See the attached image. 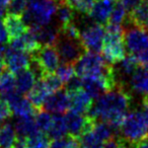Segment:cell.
Returning a JSON list of instances; mask_svg holds the SVG:
<instances>
[{"label": "cell", "instance_id": "1", "mask_svg": "<svg viewBox=\"0 0 148 148\" xmlns=\"http://www.w3.org/2000/svg\"><path fill=\"white\" fill-rule=\"evenodd\" d=\"M132 103V95L125 88L124 84H120L115 89L99 97L95 106L91 108L87 115L95 120L107 122L116 132H120Z\"/></svg>", "mask_w": 148, "mask_h": 148}, {"label": "cell", "instance_id": "5", "mask_svg": "<svg viewBox=\"0 0 148 148\" xmlns=\"http://www.w3.org/2000/svg\"><path fill=\"white\" fill-rule=\"evenodd\" d=\"M110 66L99 53L91 51H86L74 64L75 73L80 78L101 76L108 71Z\"/></svg>", "mask_w": 148, "mask_h": 148}, {"label": "cell", "instance_id": "48", "mask_svg": "<svg viewBox=\"0 0 148 148\" xmlns=\"http://www.w3.org/2000/svg\"><path fill=\"white\" fill-rule=\"evenodd\" d=\"M12 0H0V5L1 6H3V7H6L7 8V6L9 5V3L11 2Z\"/></svg>", "mask_w": 148, "mask_h": 148}, {"label": "cell", "instance_id": "41", "mask_svg": "<svg viewBox=\"0 0 148 148\" xmlns=\"http://www.w3.org/2000/svg\"><path fill=\"white\" fill-rule=\"evenodd\" d=\"M141 1L142 0H120V2H121L122 4L124 5V7L129 11H131L132 9H134L136 6H138V5L141 3Z\"/></svg>", "mask_w": 148, "mask_h": 148}, {"label": "cell", "instance_id": "44", "mask_svg": "<svg viewBox=\"0 0 148 148\" xmlns=\"http://www.w3.org/2000/svg\"><path fill=\"white\" fill-rule=\"evenodd\" d=\"M12 148H27V144H25V137L17 136V138H16V140H15L14 144H13Z\"/></svg>", "mask_w": 148, "mask_h": 148}, {"label": "cell", "instance_id": "40", "mask_svg": "<svg viewBox=\"0 0 148 148\" xmlns=\"http://www.w3.org/2000/svg\"><path fill=\"white\" fill-rule=\"evenodd\" d=\"M11 116H12V111L10 105L6 99L0 97V122L6 121Z\"/></svg>", "mask_w": 148, "mask_h": 148}, {"label": "cell", "instance_id": "32", "mask_svg": "<svg viewBox=\"0 0 148 148\" xmlns=\"http://www.w3.org/2000/svg\"><path fill=\"white\" fill-rule=\"evenodd\" d=\"M35 121L37 128L40 132H43L46 134V132H49L50 128H51L52 122H53V117L50 115L48 112L39 111L35 116Z\"/></svg>", "mask_w": 148, "mask_h": 148}, {"label": "cell", "instance_id": "27", "mask_svg": "<svg viewBox=\"0 0 148 148\" xmlns=\"http://www.w3.org/2000/svg\"><path fill=\"white\" fill-rule=\"evenodd\" d=\"M91 131L95 134V137L101 140V142H106L109 139H111L115 135V132H116L114 130V128L110 124H108L107 122L97 121V120L95 121Z\"/></svg>", "mask_w": 148, "mask_h": 148}, {"label": "cell", "instance_id": "39", "mask_svg": "<svg viewBox=\"0 0 148 148\" xmlns=\"http://www.w3.org/2000/svg\"><path fill=\"white\" fill-rule=\"evenodd\" d=\"M95 1L97 0H75V2L73 3V8L83 14L89 15Z\"/></svg>", "mask_w": 148, "mask_h": 148}, {"label": "cell", "instance_id": "46", "mask_svg": "<svg viewBox=\"0 0 148 148\" xmlns=\"http://www.w3.org/2000/svg\"><path fill=\"white\" fill-rule=\"evenodd\" d=\"M5 51H6V49H5V47L3 45H1L0 44V61L1 60L4 59V54H5Z\"/></svg>", "mask_w": 148, "mask_h": 148}, {"label": "cell", "instance_id": "50", "mask_svg": "<svg viewBox=\"0 0 148 148\" xmlns=\"http://www.w3.org/2000/svg\"><path fill=\"white\" fill-rule=\"evenodd\" d=\"M75 2V0H62L61 3H67V4H69L70 6L73 7V3Z\"/></svg>", "mask_w": 148, "mask_h": 148}, {"label": "cell", "instance_id": "16", "mask_svg": "<svg viewBox=\"0 0 148 148\" xmlns=\"http://www.w3.org/2000/svg\"><path fill=\"white\" fill-rule=\"evenodd\" d=\"M29 31L36 37L42 46H55L59 32L48 25H29Z\"/></svg>", "mask_w": 148, "mask_h": 148}, {"label": "cell", "instance_id": "45", "mask_svg": "<svg viewBox=\"0 0 148 148\" xmlns=\"http://www.w3.org/2000/svg\"><path fill=\"white\" fill-rule=\"evenodd\" d=\"M132 148H148V137L142 140V141L136 143L135 145L132 146Z\"/></svg>", "mask_w": 148, "mask_h": 148}, {"label": "cell", "instance_id": "20", "mask_svg": "<svg viewBox=\"0 0 148 148\" xmlns=\"http://www.w3.org/2000/svg\"><path fill=\"white\" fill-rule=\"evenodd\" d=\"M37 82V73L35 70L27 69L17 73L15 88L21 95H27Z\"/></svg>", "mask_w": 148, "mask_h": 148}, {"label": "cell", "instance_id": "3", "mask_svg": "<svg viewBox=\"0 0 148 148\" xmlns=\"http://www.w3.org/2000/svg\"><path fill=\"white\" fill-rule=\"evenodd\" d=\"M57 8L56 0H29L23 18L29 25H48L57 12Z\"/></svg>", "mask_w": 148, "mask_h": 148}, {"label": "cell", "instance_id": "13", "mask_svg": "<svg viewBox=\"0 0 148 148\" xmlns=\"http://www.w3.org/2000/svg\"><path fill=\"white\" fill-rule=\"evenodd\" d=\"M67 93L69 95L71 111L83 114V115L89 113L93 105V99L84 90L83 87Z\"/></svg>", "mask_w": 148, "mask_h": 148}, {"label": "cell", "instance_id": "38", "mask_svg": "<svg viewBox=\"0 0 148 148\" xmlns=\"http://www.w3.org/2000/svg\"><path fill=\"white\" fill-rule=\"evenodd\" d=\"M27 2L29 0H12L7 6V13L23 16L27 8Z\"/></svg>", "mask_w": 148, "mask_h": 148}, {"label": "cell", "instance_id": "21", "mask_svg": "<svg viewBox=\"0 0 148 148\" xmlns=\"http://www.w3.org/2000/svg\"><path fill=\"white\" fill-rule=\"evenodd\" d=\"M9 105L12 114L16 117H35L36 114L39 112L27 97H23L21 95L10 101Z\"/></svg>", "mask_w": 148, "mask_h": 148}, {"label": "cell", "instance_id": "2", "mask_svg": "<svg viewBox=\"0 0 148 148\" xmlns=\"http://www.w3.org/2000/svg\"><path fill=\"white\" fill-rule=\"evenodd\" d=\"M101 53L105 61L115 65L126 57V46L124 42V29L120 25L107 23Z\"/></svg>", "mask_w": 148, "mask_h": 148}, {"label": "cell", "instance_id": "51", "mask_svg": "<svg viewBox=\"0 0 148 148\" xmlns=\"http://www.w3.org/2000/svg\"><path fill=\"white\" fill-rule=\"evenodd\" d=\"M113 1H117V0H113Z\"/></svg>", "mask_w": 148, "mask_h": 148}, {"label": "cell", "instance_id": "9", "mask_svg": "<svg viewBox=\"0 0 148 148\" xmlns=\"http://www.w3.org/2000/svg\"><path fill=\"white\" fill-rule=\"evenodd\" d=\"M106 35V27L101 23H91L84 27L81 32L80 42L85 51L101 53L103 48V39Z\"/></svg>", "mask_w": 148, "mask_h": 148}, {"label": "cell", "instance_id": "4", "mask_svg": "<svg viewBox=\"0 0 148 148\" xmlns=\"http://www.w3.org/2000/svg\"><path fill=\"white\" fill-rule=\"evenodd\" d=\"M120 132L122 133V137L129 143L130 146L135 145L148 137V125L139 110H135L127 114Z\"/></svg>", "mask_w": 148, "mask_h": 148}, {"label": "cell", "instance_id": "17", "mask_svg": "<svg viewBox=\"0 0 148 148\" xmlns=\"http://www.w3.org/2000/svg\"><path fill=\"white\" fill-rule=\"evenodd\" d=\"M125 21L148 31V0H142L138 6L129 11Z\"/></svg>", "mask_w": 148, "mask_h": 148}, {"label": "cell", "instance_id": "30", "mask_svg": "<svg viewBox=\"0 0 148 148\" xmlns=\"http://www.w3.org/2000/svg\"><path fill=\"white\" fill-rule=\"evenodd\" d=\"M49 148H80V144L77 138L68 135L58 139H53V141L50 142Z\"/></svg>", "mask_w": 148, "mask_h": 148}, {"label": "cell", "instance_id": "36", "mask_svg": "<svg viewBox=\"0 0 148 148\" xmlns=\"http://www.w3.org/2000/svg\"><path fill=\"white\" fill-rule=\"evenodd\" d=\"M61 35L65 36V37L69 38L71 40H75V41H80L81 39V32L79 27H77L73 21L71 23H65V25H60V29H58Z\"/></svg>", "mask_w": 148, "mask_h": 148}, {"label": "cell", "instance_id": "43", "mask_svg": "<svg viewBox=\"0 0 148 148\" xmlns=\"http://www.w3.org/2000/svg\"><path fill=\"white\" fill-rule=\"evenodd\" d=\"M135 56L137 57L140 64H142V65L147 64L148 63V48L144 50L143 52H141V53H139L138 55H135Z\"/></svg>", "mask_w": 148, "mask_h": 148}, {"label": "cell", "instance_id": "7", "mask_svg": "<svg viewBox=\"0 0 148 148\" xmlns=\"http://www.w3.org/2000/svg\"><path fill=\"white\" fill-rule=\"evenodd\" d=\"M55 48L57 49L63 63H69L73 65L86 52L80 41L71 40L60 33L55 44Z\"/></svg>", "mask_w": 148, "mask_h": 148}, {"label": "cell", "instance_id": "11", "mask_svg": "<svg viewBox=\"0 0 148 148\" xmlns=\"http://www.w3.org/2000/svg\"><path fill=\"white\" fill-rule=\"evenodd\" d=\"M3 60L7 70L12 72L13 74H17L23 70L31 68V55L12 48L6 49Z\"/></svg>", "mask_w": 148, "mask_h": 148}, {"label": "cell", "instance_id": "10", "mask_svg": "<svg viewBox=\"0 0 148 148\" xmlns=\"http://www.w3.org/2000/svg\"><path fill=\"white\" fill-rule=\"evenodd\" d=\"M124 42L129 54L138 55L148 48V31L132 25L124 31Z\"/></svg>", "mask_w": 148, "mask_h": 148}, {"label": "cell", "instance_id": "49", "mask_svg": "<svg viewBox=\"0 0 148 148\" xmlns=\"http://www.w3.org/2000/svg\"><path fill=\"white\" fill-rule=\"evenodd\" d=\"M5 63H4V60H1L0 61V75L3 73V71L5 70Z\"/></svg>", "mask_w": 148, "mask_h": 148}, {"label": "cell", "instance_id": "8", "mask_svg": "<svg viewBox=\"0 0 148 148\" xmlns=\"http://www.w3.org/2000/svg\"><path fill=\"white\" fill-rule=\"evenodd\" d=\"M65 120L69 135L77 138V139H79L86 132L91 131L95 121H97L87 114L83 115V114L76 113L71 110L66 113Z\"/></svg>", "mask_w": 148, "mask_h": 148}, {"label": "cell", "instance_id": "47", "mask_svg": "<svg viewBox=\"0 0 148 148\" xmlns=\"http://www.w3.org/2000/svg\"><path fill=\"white\" fill-rule=\"evenodd\" d=\"M6 10H7L6 7H3L0 5V19H2L4 17V15L6 14Z\"/></svg>", "mask_w": 148, "mask_h": 148}, {"label": "cell", "instance_id": "14", "mask_svg": "<svg viewBox=\"0 0 148 148\" xmlns=\"http://www.w3.org/2000/svg\"><path fill=\"white\" fill-rule=\"evenodd\" d=\"M42 47L43 46L41 45V43L36 39V37L29 29L21 37L11 40L9 42V48H12V49L18 50L21 52H25L29 55L36 54Z\"/></svg>", "mask_w": 148, "mask_h": 148}, {"label": "cell", "instance_id": "31", "mask_svg": "<svg viewBox=\"0 0 148 148\" xmlns=\"http://www.w3.org/2000/svg\"><path fill=\"white\" fill-rule=\"evenodd\" d=\"M126 18H127V9L124 7L121 2H117L114 5V8L107 23L121 25L126 21Z\"/></svg>", "mask_w": 148, "mask_h": 148}, {"label": "cell", "instance_id": "37", "mask_svg": "<svg viewBox=\"0 0 148 148\" xmlns=\"http://www.w3.org/2000/svg\"><path fill=\"white\" fill-rule=\"evenodd\" d=\"M40 78L43 79L44 83L46 84L47 88L49 89L50 92H55L60 89H62L64 87V83L61 81V79L54 73H48L44 74L43 76L40 77Z\"/></svg>", "mask_w": 148, "mask_h": 148}, {"label": "cell", "instance_id": "28", "mask_svg": "<svg viewBox=\"0 0 148 148\" xmlns=\"http://www.w3.org/2000/svg\"><path fill=\"white\" fill-rule=\"evenodd\" d=\"M120 71L124 75L127 76H132V74L138 69L139 67V61H138L137 57L133 54H129L126 55L123 61L120 62Z\"/></svg>", "mask_w": 148, "mask_h": 148}, {"label": "cell", "instance_id": "29", "mask_svg": "<svg viewBox=\"0 0 148 148\" xmlns=\"http://www.w3.org/2000/svg\"><path fill=\"white\" fill-rule=\"evenodd\" d=\"M27 148H49V137L43 132H38L25 139Z\"/></svg>", "mask_w": 148, "mask_h": 148}, {"label": "cell", "instance_id": "25", "mask_svg": "<svg viewBox=\"0 0 148 148\" xmlns=\"http://www.w3.org/2000/svg\"><path fill=\"white\" fill-rule=\"evenodd\" d=\"M17 133L11 124L5 123L0 127V148H12Z\"/></svg>", "mask_w": 148, "mask_h": 148}, {"label": "cell", "instance_id": "19", "mask_svg": "<svg viewBox=\"0 0 148 148\" xmlns=\"http://www.w3.org/2000/svg\"><path fill=\"white\" fill-rule=\"evenodd\" d=\"M49 95H51V92L44 83L43 79L40 78L37 80L33 88L27 93V99L37 109V111H41L43 108L44 101Z\"/></svg>", "mask_w": 148, "mask_h": 148}, {"label": "cell", "instance_id": "35", "mask_svg": "<svg viewBox=\"0 0 148 148\" xmlns=\"http://www.w3.org/2000/svg\"><path fill=\"white\" fill-rule=\"evenodd\" d=\"M78 140L80 148H103V142L97 139L92 131L86 132Z\"/></svg>", "mask_w": 148, "mask_h": 148}, {"label": "cell", "instance_id": "22", "mask_svg": "<svg viewBox=\"0 0 148 148\" xmlns=\"http://www.w3.org/2000/svg\"><path fill=\"white\" fill-rule=\"evenodd\" d=\"M130 85L132 89L140 95H148V71L144 67H138V69L132 74L130 79Z\"/></svg>", "mask_w": 148, "mask_h": 148}, {"label": "cell", "instance_id": "33", "mask_svg": "<svg viewBox=\"0 0 148 148\" xmlns=\"http://www.w3.org/2000/svg\"><path fill=\"white\" fill-rule=\"evenodd\" d=\"M57 16L61 25L71 23L73 21L75 13H74V8L70 6L67 3H59L57 8Z\"/></svg>", "mask_w": 148, "mask_h": 148}, {"label": "cell", "instance_id": "34", "mask_svg": "<svg viewBox=\"0 0 148 148\" xmlns=\"http://www.w3.org/2000/svg\"><path fill=\"white\" fill-rule=\"evenodd\" d=\"M55 74L61 79V81L64 84H66L70 79L73 78V77L76 75L74 65L73 64H69V63H63L58 66V68L55 71Z\"/></svg>", "mask_w": 148, "mask_h": 148}, {"label": "cell", "instance_id": "26", "mask_svg": "<svg viewBox=\"0 0 148 148\" xmlns=\"http://www.w3.org/2000/svg\"><path fill=\"white\" fill-rule=\"evenodd\" d=\"M66 133H67V125H66L65 117H63L61 114H56L55 116H53V122L48 132L49 137L52 139H58L64 137Z\"/></svg>", "mask_w": 148, "mask_h": 148}, {"label": "cell", "instance_id": "18", "mask_svg": "<svg viewBox=\"0 0 148 148\" xmlns=\"http://www.w3.org/2000/svg\"><path fill=\"white\" fill-rule=\"evenodd\" d=\"M113 0H97L91 9L89 16L97 23L106 25L114 8Z\"/></svg>", "mask_w": 148, "mask_h": 148}, {"label": "cell", "instance_id": "12", "mask_svg": "<svg viewBox=\"0 0 148 148\" xmlns=\"http://www.w3.org/2000/svg\"><path fill=\"white\" fill-rule=\"evenodd\" d=\"M43 107L48 112L55 114H63L70 108V99L67 91L64 88L52 92L44 101Z\"/></svg>", "mask_w": 148, "mask_h": 148}, {"label": "cell", "instance_id": "24", "mask_svg": "<svg viewBox=\"0 0 148 148\" xmlns=\"http://www.w3.org/2000/svg\"><path fill=\"white\" fill-rule=\"evenodd\" d=\"M15 80H16L15 74H13L9 70H4L3 73L0 75V95L3 99L16 90Z\"/></svg>", "mask_w": 148, "mask_h": 148}, {"label": "cell", "instance_id": "6", "mask_svg": "<svg viewBox=\"0 0 148 148\" xmlns=\"http://www.w3.org/2000/svg\"><path fill=\"white\" fill-rule=\"evenodd\" d=\"M32 62L35 65L36 73L39 72L40 77L44 74L54 73L60 65V56L55 46H43L34 55H31Z\"/></svg>", "mask_w": 148, "mask_h": 148}, {"label": "cell", "instance_id": "42", "mask_svg": "<svg viewBox=\"0 0 148 148\" xmlns=\"http://www.w3.org/2000/svg\"><path fill=\"white\" fill-rule=\"evenodd\" d=\"M6 42H8V35L2 19H0V44H4Z\"/></svg>", "mask_w": 148, "mask_h": 148}, {"label": "cell", "instance_id": "23", "mask_svg": "<svg viewBox=\"0 0 148 148\" xmlns=\"http://www.w3.org/2000/svg\"><path fill=\"white\" fill-rule=\"evenodd\" d=\"M14 128L17 135L21 137H29L39 132L36 125L35 117H17Z\"/></svg>", "mask_w": 148, "mask_h": 148}, {"label": "cell", "instance_id": "15", "mask_svg": "<svg viewBox=\"0 0 148 148\" xmlns=\"http://www.w3.org/2000/svg\"><path fill=\"white\" fill-rule=\"evenodd\" d=\"M2 21L7 31V35H8V43L11 40L21 37L29 29V27L23 21L21 15L6 13L2 18Z\"/></svg>", "mask_w": 148, "mask_h": 148}]
</instances>
